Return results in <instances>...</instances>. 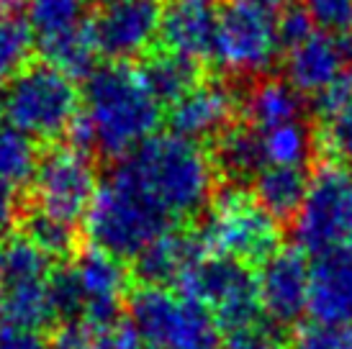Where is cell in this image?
Segmentation results:
<instances>
[{"mask_svg":"<svg viewBox=\"0 0 352 349\" xmlns=\"http://www.w3.org/2000/svg\"><path fill=\"white\" fill-rule=\"evenodd\" d=\"M111 174L139 190L173 223L198 221L219 190L208 149L177 134L149 136L118 159Z\"/></svg>","mask_w":352,"mask_h":349,"instance_id":"obj_1","label":"cell"},{"mask_svg":"<svg viewBox=\"0 0 352 349\" xmlns=\"http://www.w3.org/2000/svg\"><path fill=\"white\" fill-rule=\"evenodd\" d=\"M80 118L88 128L90 149L106 159H124L155 136L162 103L149 93L139 67L106 62L85 78Z\"/></svg>","mask_w":352,"mask_h":349,"instance_id":"obj_2","label":"cell"},{"mask_svg":"<svg viewBox=\"0 0 352 349\" xmlns=\"http://www.w3.org/2000/svg\"><path fill=\"white\" fill-rule=\"evenodd\" d=\"M193 229L206 254L263 264L280 249V223L245 188H219Z\"/></svg>","mask_w":352,"mask_h":349,"instance_id":"obj_3","label":"cell"},{"mask_svg":"<svg viewBox=\"0 0 352 349\" xmlns=\"http://www.w3.org/2000/svg\"><path fill=\"white\" fill-rule=\"evenodd\" d=\"M3 116L34 142H57L75 124L82 95L75 80L47 62H36L13 78L0 98Z\"/></svg>","mask_w":352,"mask_h":349,"instance_id":"obj_4","label":"cell"},{"mask_svg":"<svg viewBox=\"0 0 352 349\" xmlns=\"http://www.w3.org/2000/svg\"><path fill=\"white\" fill-rule=\"evenodd\" d=\"M85 229L96 249L124 262L134 260L160 234L173 229V221L139 190L111 174L96 190Z\"/></svg>","mask_w":352,"mask_h":349,"instance_id":"obj_5","label":"cell"},{"mask_svg":"<svg viewBox=\"0 0 352 349\" xmlns=\"http://www.w3.org/2000/svg\"><path fill=\"white\" fill-rule=\"evenodd\" d=\"M129 324L149 349H219L221 329L204 303L170 288H139L129 295Z\"/></svg>","mask_w":352,"mask_h":349,"instance_id":"obj_6","label":"cell"},{"mask_svg":"<svg viewBox=\"0 0 352 349\" xmlns=\"http://www.w3.org/2000/svg\"><path fill=\"white\" fill-rule=\"evenodd\" d=\"M280 54L278 19L270 10L232 0L216 10L214 62L234 80L265 78Z\"/></svg>","mask_w":352,"mask_h":349,"instance_id":"obj_7","label":"cell"},{"mask_svg":"<svg viewBox=\"0 0 352 349\" xmlns=\"http://www.w3.org/2000/svg\"><path fill=\"white\" fill-rule=\"evenodd\" d=\"M177 293L204 303L214 313L219 329L232 331L260 319L257 275L250 264L232 257L204 254L177 282Z\"/></svg>","mask_w":352,"mask_h":349,"instance_id":"obj_8","label":"cell"},{"mask_svg":"<svg viewBox=\"0 0 352 349\" xmlns=\"http://www.w3.org/2000/svg\"><path fill=\"white\" fill-rule=\"evenodd\" d=\"M296 247L322 254L334 247H352V172L324 159L294 221Z\"/></svg>","mask_w":352,"mask_h":349,"instance_id":"obj_9","label":"cell"},{"mask_svg":"<svg viewBox=\"0 0 352 349\" xmlns=\"http://www.w3.org/2000/svg\"><path fill=\"white\" fill-rule=\"evenodd\" d=\"M34 205L80 226L98 190V172L90 152L72 144H54L41 152L34 174Z\"/></svg>","mask_w":352,"mask_h":349,"instance_id":"obj_10","label":"cell"},{"mask_svg":"<svg viewBox=\"0 0 352 349\" xmlns=\"http://www.w3.org/2000/svg\"><path fill=\"white\" fill-rule=\"evenodd\" d=\"M160 0H100L88 29L106 62H131L152 52L160 39Z\"/></svg>","mask_w":352,"mask_h":349,"instance_id":"obj_11","label":"cell"},{"mask_svg":"<svg viewBox=\"0 0 352 349\" xmlns=\"http://www.w3.org/2000/svg\"><path fill=\"white\" fill-rule=\"evenodd\" d=\"M72 278L78 282L82 298V324L93 329H108L118 321L124 301L129 295L131 270L111 254L100 252L96 247L80 249L69 262Z\"/></svg>","mask_w":352,"mask_h":349,"instance_id":"obj_12","label":"cell"},{"mask_svg":"<svg viewBox=\"0 0 352 349\" xmlns=\"http://www.w3.org/2000/svg\"><path fill=\"white\" fill-rule=\"evenodd\" d=\"M309 275L311 264L298 247H280L260 264L257 293L267 321L280 329L296 326L301 321L309 311Z\"/></svg>","mask_w":352,"mask_h":349,"instance_id":"obj_13","label":"cell"},{"mask_svg":"<svg viewBox=\"0 0 352 349\" xmlns=\"http://www.w3.org/2000/svg\"><path fill=\"white\" fill-rule=\"evenodd\" d=\"M239 121V87L226 80H201L193 90L175 100L167 111L173 134L190 142H214L216 136Z\"/></svg>","mask_w":352,"mask_h":349,"instance_id":"obj_14","label":"cell"},{"mask_svg":"<svg viewBox=\"0 0 352 349\" xmlns=\"http://www.w3.org/2000/svg\"><path fill=\"white\" fill-rule=\"evenodd\" d=\"M352 69V47L344 36L314 31L309 39L285 52V80L314 100Z\"/></svg>","mask_w":352,"mask_h":349,"instance_id":"obj_15","label":"cell"},{"mask_svg":"<svg viewBox=\"0 0 352 349\" xmlns=\"http://www.w3.org/2000/svg\"><path fill=\"white\" fill-rule=\"evenodd\" d=\"M309 313L316 324L337 329H347L352 324V247H334L314 254Z\"/></svg>","mask_w":352,"mask_h":349,"instance_id":"obj_16","label":"cell"},{"mask_svg":"<svg viewBox=\"0 0 352 349\" xmlns=\"http://www.w3.org/2000/svg\"><path fill=\"white\" fill-rule=\"evenodd\" d=\"M193 229H167L131 260V278L144 288H173L183 280L193 262L204 257Z\"/></svg>","mask_w":352,"mask_h":349,"instance_id":"obj_17","label":"cell"},{"mask_svg":"<svg viewBox=\"0 0 352 349\" xmlns=\"http://www.w3.org/2000/svg\"><path fill=\"white\" fill-rule=\"evenodd\" d=\"M216 10L206 0H173L162 8L160 41L167 52L196 62L214 57Z\"/></svg>","mask_w":352,"mask_h":349,"instance_id":"obj_18","label":"cell"},{"mask_svg":"<svg viewBox=\"0 0 352 349\" xmlns=\"http://www.w3.org/2000/svg\"><path fill=\"white\" fill-rule=\"evenodd\" d=\"M208 155H211L214 170L219 174V183L229 185V188L252 185L254 177L267 167L260 131L245 121H236L216 136Z\"/></svg>","mask_w":352,"mask_h":349,"instance_id":"obj_19","label":"cell"},{"mask_svg":"<svg viewBox=\"0 0 352 349\" xmlns=\"http://www.w3.org/2000/svg\"><path fill=\"white\" fill-rule=\"evenodd\" d=\"M303 95L288 80L257 78L247 87H239V116L257 131H267L280 124L303 118Z\"/></svg>","mask_w":352,"mask_h":349,"instance_id":"obj_20","label":"cell"},{"mask_svg":"<svg viewBox=\"0 0 352 349\" xmlns=\"http://www.w3.org/2000/svg\"><path fill=\"white\" fill-rule=\"evenodd\" d=\"M309 185V165H267L252 180V195L278 223H294Z\"/></svg>","mask_w":352,"mask_h":349,"instance_id":"obj_21","label":"cell"},{"mask_svg":"<svg viewBox=\"0 0 352 349\" xmlns=\"http://www.w3.org/2000/svg\"><path fill=\"white\" fill-rule=\"evenodd\" d=\"M139 72H142V80L147 82L149 93L162 106H173L175 100H180L188 90H193L204 80L201 62L175 54V52H167V49L149 52L144 62L139 65Z\"/></svg>","mask_w":352,"mask_h":349,"instance_id":"obj_22","label":"cell"},{"mask_svg":"<svg viewBox=\"0 0 352 349\" xmlns=\"http://www.w3.org/2000/svg\"><path fill=\"white\" fill-rule=\"evenodd\" d=\"M39 47L41 54H44V62L57 67L59 72H65L72 80H85L93 69L98 67L96 65L98 49H96L93 36H90L88 23H78V26L62 31V34L39 39Z\"/></svg>","mask_w":352,"mask_h":349,"instance_id":"obj_23","label":"cell"},{"mask_svg":"<svg viewBox=\"0 0 352 349\" xmlns=\"http://www.w3.org/2000/svg\"><path fill=\"white\" fill-rule=\"evenodd\" d=\"M21 236H26L50 260H72L80 252L78 226L41 211L39 205H31V208L23 211V216H21Z\"/></svg>","mask_w":352,"mask_h":349,"instance_id":"obj_24","label":"cell"},{"mask_svg":"<svg viewBox=\"0 0 352 349\" xmlns=\"http://www.w3.org/2000/svg\"><path fill=\"white\" fill-rule=\"evenodd\" d=\"M50 257L39 252L26 236H10L3 244L0 254V291L3 288H19V285H34V282L50 280L52 267Z\"/></svg>","mask_w":352,"mask_h":349,"instance_id":"obj_25","label":"cell"},{"mask_svg":"<svg viewBox=\"0 0 352 349\" xmlns=\"http://www.w3.org/2000/svg\"><path fill=\"white\" fill-rule=\"evenodd\" d=\"M267 165H306L316 146V128L306 118L260 131Z\"/></svg>","mask_w":352,"mask_h":349,"instance_id":"obj_26","label":"cell"},{"mask_svg":"<svg viewBox=\"0 0 352 349\" xmlns=\"http://www.w3.org/2000/svg\"><path fill=\"white\" fill-rule=\"evenodd\" d=\"M41 152L36 142L10 124H0V183L23 188L34 180Z\"/></svg>","mask_w":352,"mask_h":349,"instance_id":"obj_27","label":"cell"},{"mask_svg":"<svg viewBox=\"0 0 352 349\" xmlns=\"http://www.w3.org/2000/svg\"><path fill=\"white\" fill-rule=\"evenodd\" d=\"M34 47H36V34L29 21L23 16L0 13V87H6L29 67Z\"/></svg>","mask_w":352,"mask_h":349,"instance_id":"obj_28","label":"cell"},{"mask_svg":"<svg viewBox=\"0 0 352 349\" xmlns=\"http://www.w3.org/2000/svg\"><path fill=\"white\" fill-rule=\"evenodd\" d=\"M316 146L324 159L352 172V95L316 126Z\"/></svg>","mask_w":352,"mask_h":349,"instance_id":"obj_29","label":"cell"},{"mask_svg":"<svg viewBox=\"0 0 352 349\" xmlns=\"http://www.w3.org/2000/svg\"><path fill=\"white\" fill-rule=\"evenodd\" d=\"M88 0H31L29 3V23L39 39L62 34L82 23L80 13Z\"/></svg>","mask_w":352,"mask_h":349,"instance_id":"obj_30","label":"cell"},{"mask_svg":"<svg viewBox=\"0 0 352 349\" xmlns=\"http://www.w3.org/2000/svg\"><path fill=\"white\" fill-rule=\"evenodd\" d=\"M285 344L288 337L280 326H275L273 321L257 319L239 329L226 331L219 349H285Z\"/></svg>","mask_w":352,"mask_h":349,"instance_id":"obj_31","label":"cell"},{"mask_svg":"<svg viewBox=\"0 0 352 349\" xmlns=\"http://www.w3.org/2000/svg\"><path fill=\"white\" fill-rule=\"evenodd\" d=\"M303 10L327 34H347L352 29V0H303Z\"/></svg>","mask_w":352,"mask_h":349,"instance_id":"obj_32","label":"cell"},{"mask_svg":"<svg viewBox=\"0 0 352 349\" xmlns=\"http://www.w3.org/2000/svg\"><path fill=\"white\" fill-rule=\"evenodd\" d=\"M285 349H347L344 329L327 326V324H301L288 339Z\"/></svg>","mask_w":352,"mask_h":349,"instance_id":"obj_33","label":"cell"},{"mask_svg":"<svg viewBox=\"0 0 352 349\" xmlns=\"http://www.w3.org/2000/svg\"><path fill=\"white\" fill-rule=\"evenodd\" d=\"M314 31H316V23L311 21V16L303 8H288L278 19V39H280V52H288L294 49L296 44H301L303 39H309Z\"/></svg>","mask_w":352,"mask_h":349,"instance_id":"obj_34","label":"cell"},{"mask_svg":"<svg viewBox=\"0 0 352 349\" xmlns=\"http://www.w3.org/2000/svg\"><path fill=\"white\" fill-rule=\"evenodd\" d=\"M0 349H50V341L36 329L3 324L0 326Z\"/></svg>","mask_w":352,"mask_h":349,"instance_id":"obj_35","label":"cell"},{"mask_svg":"<svg viewBox=\"0 0 352 349\" xmlns=\"http://www.w3.org/2000/svg\"><path fill=\"white\" fill-rule=\"evenodd\" d=\"M50 349H88V326L85 324L62 326Z\"/></svg>","mask_w":352,"mask_h":349,"instance_id":"obj_36","label":"cell"},{"mask_svg":"<svg viewBox=\"0 0 352 349\" xmlns=\"http://www.w3.org/2000/svg\"><path fill=\"white\" fill-rule=\"evenodd\" d=\"M19 216V205H16V190L0 183V234L8 229L10 223Z\"/></svg>","mask_w":352,"mask_h":349,"instance_id":"obj_37","label":"cell"},{"mask_svg":"<svg viewBox=\"0 0 352 349\" xmlns=\"http://www.w3.org/2000/svg\"><path fill=\"white\" fill-rule=\"evenodd\" d=\"M31 0H0V13L3 16H21V10L29 8Z\"/></svg>","mask_w":352,"mask_h":349,"instance_id":"obj_38","label":"cell"},{"mask_svg":"<svg viewBox=\"0 0 352 349\" xmlns=\"http://www.w3.org/2000/svg\"><path fill=\"white\" fill-rule=\"evenodd\" d=\"M242 3L257 5V8H263V10H273V8H285L291 0H242Z\"/></svg>","mask_w":352,"mask_h":349,"instance_id":"obj_39","label":"cell"},{"mask_svg":"<svg viewBox=\"0 0 352 349\" xmlns=\"http://www.w3.org/2000/svg\"><path fill=\"white\" fill-rule=\"evenodd\" d=\"M344 337H347V349H352V324L344 329Z\"/></svg>","mask_w":352,"mask_h":349,"instance_id":"obj_40","label":"cell"},{"mask_svg":"<svg viewBox=\"0 0 352 349\" xmlns=\"http://www.w3.org/2000/svg\"><path fill=\"white\" fill-rule=\"evenodd\" d=\"M0 118H3V108H0Z\"/></svg>","mask_w":352,"mask_h":349,"instance_id":"obj_41","label":"cell"},{"mask_svg":"<svg viewBox=\"0 0 352 349\" xmlns=\"http://www.w3.org/2000/svg\"><path fill=\"white\" fill-rule=\"evenodd\" d=\"M147 349H149V347H147Z\"/></svg>","mask_w":352,"mask_h":349,"instance_id":"obj_42","label":"cell"}]
</instances>
